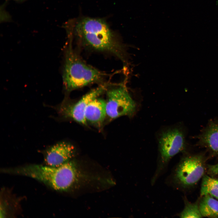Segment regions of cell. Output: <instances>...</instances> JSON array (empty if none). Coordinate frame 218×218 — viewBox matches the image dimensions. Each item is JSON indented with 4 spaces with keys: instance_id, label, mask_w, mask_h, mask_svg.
I'll list each match as a JSON object with an SVG mask.
<instances>
[{
    "instance_id": "cell-1",
    "label": "cell",
    "mask_w": 218,
    "mask_h": 218,
    "mask_svg": "<svg viewBox=\"0 0 218 218\" xmlns=\"http://www.w3.org/2000/svg\"><path fill=\"white\" fill-rule=\"evenodd\" d=\"M75 33L81 42L86 47L97 51L111 53L124 63L127 53L124 46L113 34L103 20L85 18L75 27Z\"/></svg>"
},
{
    "instance_id": "cell-2",
    "label": "cell",
    "mask_w": 218,
    "mask_h": 218,
    "mask_svg": "<svg viewBox=\"0 0 218 218\" xmlns=\"http://www.w3.org/2000/svg\"><path fill=\"white\" fill-rule=\"evenodd\" d=\"M3 171L31 177L60 191L70 189L77 181L79 177L75 163L70 160L58 167L32 164L3 170Z\"/></svg>"
},
{
    "instance_id": "cell-3",
    "label": "cell",
    "mask_w": 218,
    "mask_h": 218,
    "mask_svg": "<svg viewBox=\"0 0 218 218\" xmlns=\"http://www.w3.org/2000/svg\"><path fill=\"white\" fill-rule=\"evenodd\" d=\"M105 73L85 63L70 43L66 49L62 73L63 88L68 93L90 84L101 82Z\"/></svg>"
},
{
    "instance_id": "cell-4",
    "label": "cell",
    "mask_w": 218,
    "mask_h": 218,
    "mask_svg": "<svg viewBox=\"0 0 218 218\" xmlns=\"http://www.w3.org/2000/svg\"><path fill=\"white\" fill-rule=\"evenodd\" d=\"M107 86V84L100 85L85 94L75 103H71L65 98L60 104L52 106L58 115L57 119H71L79 124L86 125L84 114L87 106L91 101L105 92Z\"/></svg>"
},
{
    "instance_id": "cell-5",
    "label": "cell",
    "mask_w": 218,
    "mask_h": 218,
    "mask_svg": "<svg viewBox=\"0 0 218 218\" xmlns=\"http://www.w3.org/2000/svg\"><path fill=\"white\" fill-rule=\"evenodd\" d=\"M205 160L202 154L189 155L183 158L175 172L177 182L186 188L196 185L204 175L206 167Z\"/></svg>"
},
{
    "instance_id": "cell-6",
    "label": "cell",
    "mask_w": 218,
    "mask_h": 218,
    "mask_svg": "<svg viewBox=\"0 0 218 218\" xmlns=\"http://www.w3.org/2000/svg\"><path fill=\"white\" fill-rule=\"evenodd\" d=\"M107 92L106 114L109 119L124 116L131 117L135 113L136 103L124 84L112 88Z\"/></svg>"
},
{
    "instance_id": "cell-7",
    "label": "cell",
    "mask_w": 218,
    "mask_h": 218,
    "mask_svg": "<svg viewBox=\"0 0 218 218\" xmlns=\"http://www.w3.org/2000/svg\"><path fill=\"white\" fill-rule=\"evenodd\" d=\"M186 144L184 134L180 128H170L162 132L159 140V170L162 169L172 157L184 150Z\"/></svg>"
},
{
    "instance_id": "cell-8",
    "label": "cell",
    "mask_w": 218,
    "mask_h": 218,
    "mask_svg": "<svg viewBox=\"0 0 218 218\" xmlns=\"http://www.w3.org/2000/svg\"><path fill=\"white\" fill-rule=\"evenodd\" d=\"M75 148L65 141L58 143L48 148L45 152L46 165L58 167L68 162L74 155Z\"/></svg>"
},
{
    "instance_id": "cell-9",
    "label": "cell",
    "mask_w": 218,
    "mask_h": 218,
    "mask_svg": "<svg viewBox=\"0 0 218 218\" xmlns=\"http://www.w3.org/2000/svg\"><path fill=\"white\" fill-rule=\"evenodd\" d=\"M197 138L199 145L205 147L213 154H218V121H210Z\"/></svg>"
},
{
    "instance_id": "cell-10",
    "label": "cell",
    "mask_w": 218,
    "mask_h": 218,
    "mask_svg": "<svg viewBox=\"0 0 218 218\" xmlns=\"http://www.w3.org/2000/svg\"><path fill=\"white\" fill-rule=\"evenodd\" d=\"M98 97L93 100L88 104L84 116L87 123L100 127L107 117L106 103V101Z\"/></svg>"
},
{
    "instance_id": "cell-11",
    "label": "cell",
    "mask_w": 218,
    "mask_h": 218,
    "mask_svg": "<svg viewBox=\"0 0 218 218\" xmlns=\"http://www.w3.org/2000/svg\"><path fill=\"white\" fill-rule=\"evenodd\" d=\"M202 197L199 205L203 217L218 218V200L209 195Z\"/></svg>"
},
{
    "instance_id": "cell-12",
    "label": "cell",
    "mask_w": 218,
    "mask_h": 218,
    "mask_svg": "<svg viewBox=\"0 0 218 218\" xmlns=\"http://www.w3.org/2000/svg\"><path fill=\"white\" fill-rule=\"evenodd\" d=\"M200 195L201 197L209 195L218 200V179L204 175L202 178Z\"/></svg>"
},
{
    "instance_id": "cell-13",
    "label": "cell",
    "mask_w": 218,
    "mask_h": 218,
    "mask_svg": "<svg viewBox=\"0 0 218 218\" xmlns=\"http://www.w3.org/2000/svg\"><path fill=\"white\" fill-rule=\"evenodd\" d=\"M181 218H201L203 216L200 211L199 203H192L187 200H185V206L179 214Z\"/></svg>"
},
{
    "instance_id": "cell-14",
    "label": "cell",
    "mask_w": 218,
    "mask_h": 218,
    "mask_svg": "<svg viewBox=\"0 0 218 218\" xmlns=\"http://www.w3.org/2000/svg\"><path fill=\"white\" fill-rule=\"evenodd\" d=\"M206 168L208 173L210 176L218 174V163L213 165H207Z\"/></svg>"
},
{
    "instance_id": "cell-15",
    "label": "cell",
    "mask_w": 218,
    "mask_h": 218,
    "mask_svg": "<svg viewBox=\"0 0 218 218\" xmlns=\"http://www.w3.org/2000/svg\"></svg>"
},
{
    "instance_id": "cell-16",
    "label": "cell",
    "mask_w": 218,
    "mask_h": 218,
    "mask_svg": "<svg viewBox=\"0 0 218 218\" xmlns=\"http://www.w3.org/2000/svg\"></svg>"
}]
</instances>
